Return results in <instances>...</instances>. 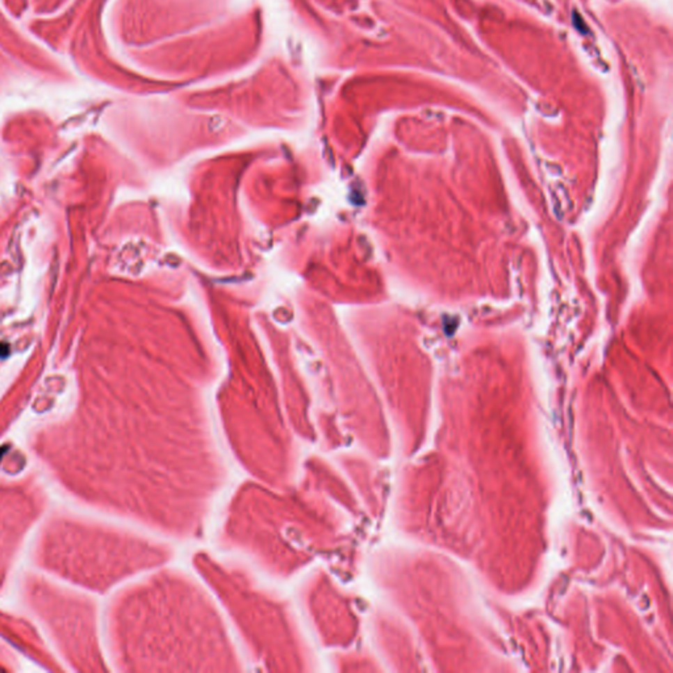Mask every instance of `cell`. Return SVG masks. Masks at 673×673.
<instances>
[{
    "label": "cell",
    "mask_w": 673,
    "mask_h": 673,
    "mask_svg": "<svg viewBox=\"0 0 673 673\" xmlns=\"http://www.w3.org/2000/svg\"><path fill=\"white\" fill-rule=\"evenodd\" d=\"M299 608L314 643L329 653L351 647L358 621L348 589L332 569L314 566L302 575Z\"/></svg>",
    "instance_id": "obj_4"
},
{
    "label": "cell",
    "mask_w": 673,
    "mask_h": 673,
    "mask_svg": "<svg viewBox=\"0 0 673 673\" xmlns=\"http://www.w3.org/2000/svg\"><path fill=\"white\" fill-rule=\"evenodd\" d=\"M219 508L216 539L275 580L302 576L317 562L348 571V518L357 501L346 476L324 456L302 458L287 486L246 477Z\"/></svg>",
    "instance_id": "obj_1"
},
{
    "label": "cell",
    "mask_w": 673,
    "mask_h": 673,
    "mask_svg": "<svg viewBox=\"0 0 673 673\" xmlns=\"http://www.w3.org/2000/svg\"><path fill=\"white\" fill-rule=\"evenodd\" d=\"M192 568L206 581L249 665L265 672H311L318 668L314 643L300 610L242 562L200 550Z\"/></svg>",
    "instance_id": "obj_3"
},
{
    "label": "cell",
    "mask_w": 673,
    "mask_h": 673,
    "mask_svg": "<svg viewBox=\"0 0 673 673\" xmlns=\"http://www.w3.org/2000/svg\"><path fill=\"white\" fill-rule=\"evenodd\" d=\"M130 665L153 672H244L247 663L195 569H154L123 609Z\"/></svg>",
    "instance_id": "obj_2"
}]
</instances>
